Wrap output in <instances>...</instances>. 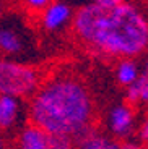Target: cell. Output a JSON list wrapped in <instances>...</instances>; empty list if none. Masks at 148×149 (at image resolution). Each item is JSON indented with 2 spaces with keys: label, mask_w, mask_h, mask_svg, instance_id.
<instances>
[{
  "label": "cell",
  "mask_w": 148,
  "mask_h": 149,
  "mask_svg": "<svg viewBox=\"0 0 148 149\" xmlns=\"http://www.w3.org/2000/svg\"><path fill=\"white\" fill-rule=\"evenodd\" d=\"M25 49V41L21 34L13 28H0V50L7 55H18Z\"/></svg>",
  "instance_id": "cell-8"
},
{
  "label": "cell",
  "mask_w": 148,
  "mask_h": 149,
  "mask_svg": "<svg viewBox=\"0 0 148 149\" xmlns=\"http://www.w3.org/2000/svg\"><path fill=\"white\" fill-rule=\"evenodd\" d=\"M49 149H77L73 144H72V141H68V139H62V138H52L51 141V148Z\"/></svg>",
  "instance_id": "cell-13"
},
{
  "label": "cell",
  "mask_w": 148,
  "mask_h": 149,
  "mask_svg": "<svg viewBox=\"0 0 148 149\" xmlns=\"http://www.w3.org/2000/svg\"><path fill=\"white\" fill-rule=\"evenodd\" d=\"M72 31L91 52L112 58H135L148 49V16L125 0L112 8L86 3L73 13Z\"/></svg>",
  "instance_id": "cell-1"
},
{
  "label": "cell",
  "mask_w": 148,
  "mask_h": 149,
  "mask_svg": "<svg viewBox=\"0 0 148 149\" xmlns=\"http://www.w3.org/2000/svg\"><path fill=\"white\" fill-rule=\"evenodd\" d=\"M121 149H138V148L132 143H124V144H121Z\"/></svg>",
  "instance_id": "cell-17"
},
{
  "label": "cell",
  "mask_w": 148,
  "mask_h": 149,
  "mask_svg": "<svg viewBox=\"0 0 148 149\" xmlns=\"http://www.w3.org/2000/svg\"><path fill=\"white\" fill-rule=\"evenodd\" d=\"M114 73H116V79H117L119 84L129 88L140 76V68H138V63L133 58H121L117 62V65H116Z\"/></svg>",
  "instance_id": "cell-9"
},
{
  "label": "cell",
  "mask_w": 148,
  "mask_h": 149,
  "mask_svg": "<svg viewBox=\"0 0 148 149\" xmlns=\"http://www.w3.org/2000/svg\"><path fill=\"white\" fill-rule=\"evenodd\" d=\"M133 125H135V113L133 110L125 104L116 105L109 113V128H111L112 134H116L117 138H127L133 131Z\"/></svg>",
  "instance_id": "cell-7"
},
{
  "label": "cell",
  "mask_w": 148,
  "mask_h": 149,
  "mask_svg": "<svg viewBox=\"0 0 148 149\" xmlns=\"http://www.w3.org/2000/svg\"><path fill=\"white\" fill-rule=\"evenodd\" d=\"M125 97L130 104L148 102V62L145 63V68L137 78V81L127 88Z\"/></svg>",
  "instance_id": "cell-10"
},
{
  "label": "cell",
  "mask_w": 148,
  "mask_h": 149,
  "mask_svg": "<svg viewBox=\"0 0 148 149\" xmlns=\"http://www.w3.org/2000/svg\"><path fill=\"white\" fill-rule=\"evenodd\" d=\"M7 8H8V0H0V18L5 15Z\"/></svg>",
  "instance_id": "cell-16"
},
{
  "label": "cell",
  "mask_w": 148,
  "mask_h": 149,
  "mask_svg": "<svg viewBox=\"0 0 148 149\" xmlns=\"http://www.w3.org/2000/svg\"><path fill=\"white\" fill-rule=\"evenodd\" d=\"M52 138L39 127L30 123L18 131L15 149H49Z\"/></svg>",
  "instance_id": "cell-6"
},
{
  "label": "cell",
  "mask_w": 148,
  "mask_h": 149,
  "mask_svg": "<svg viewBox=\"0 0 148 149\" xmlns=\"http://www.w3.org/2000/svg\"><path fill=\"white\" fill-rule=\"evenodd\" d=\"M77 149H121V144L117 141H112L104 134H99L96 131H91L77 143Z\"/></svg>",
  "instance_id": "cell-11"
},
{
  "label": "cell",
  "mask_w": 148,
  "mask_h": 149,
  "mask_svg": "<svg viewBox=\"0 0 148 149\" xmlns=\"http://www.w3.org/2000/svg\"><path fill=\"white\" fill-rule=\"evenodd\" d=\"M0 149H7V143H5V139L0 136Z\"/></svg>",
  "instance_id": "cell-18"
},
{
  "label": "cell",
  "mask_w": 148,
  "mask_h": 149,
  "mask_svg": "<svg viewBox=\"0 0 148 149\" xmlns=\"http://www.w3.org/2000/svg\"><path fill=\"white\" fill-rule=\"evenodd\" d=\"M26 115L23 99L11 96H0V131H11L15 128L21 130Z\"/></svg>",
  "instance_id": "cell-5"
},
{
  "label": "cell",
  "mask_w": 148,
  "mask_h": 149,
  "mask_svg": "<svg viewBox=\"0 0 148 149\" xmlns=\"http://www.w3.org/2000/svg\"><path fill=\"white\" fill-rule=\"evenodd\" d=\"M73 13L72 7L65 2H52L46 10L39 13V23L41 28L47 33H59L63 31L67 26L72 24L73 19Z\"/></svg>",
  "instance_id": "cell-4"
},
{
  "label": "cell",
  "mask_w": 148,
  "mask_h": 149,
  "mask_svg": "<svg viewBox=\"0 0 148 149\" xmlns=\"http://www.w3.org/2000/svg\"><path fill=\"white\" fill-rule=\"evenodd\" d=\"M28 117L51 138L78 143L93 131L94 104L83 81L60 74L41 83L31 96Z\"/></svg>",
  "instance_id": "cell-2"
},
{
  "label": "cell",
  "mask_w": 148,
  "mask_h": 149,
  "mask_svg": "<svg viewBox=\"0 0 148 149\" xmlns=\"http://www.w3.org/2000/svg\"><path fill=\"white\" fill-rule=\"evenodd\" d=\"M138 136H140L142 141L147 143V144H148V120H145V122L142 123L140 131H138Z\"/></svg>",
  "instance_id": "cell-15"
},
{
  "label": "cell",
  "mask_w": 148,
  "mask_h": 149,
  "mask_svg": "<svg viewBox=\"0 0 148 149\" xmlns=\"http://www.w3.org/2000/svg\"><path fill=\"white\" fill-rule=\"evenodd\" d=\"M52 2H56V0H21L23 7H25L26 10L31 11V13H37V15H39L42 10H46Z\"/></svg>",
  "instance_id": "cell-12"
},
{
  "label": "cell",
  "mask_w": 148,
  "mask_h": 149,
  "mask_svg": "<svg viewBox=\"0 0 148 149\" xmlns=\"http://www.w3.org/2000/svg\"><path fill=\"white\" fill-rule=\"evenodd\" d=\"M122 2H125V0H93V3L99 5V7H103V8H112V7H116V5L122 3Z\"/></svg>",
  "instance_id": "cell-14"
},
{
  "label": "cell",
  "mask_w": 148,
  "mask_h": 149,
  "mask_svg": "<svg viewBox=\"0 0 148 149\" xmlns=\"http://www.w3.org/2000/svg\"><path fill=\"white\" fill-rule=\"evenodd\" d=\"M41 86V73L36 67L13 58H0V96L31 97Z\"/></svg>",
  "instance_id": "cell-3"
}]
</instances>
